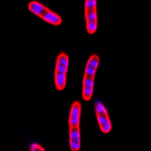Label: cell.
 <instances>
[{"label": "cell", "instance_id": "1", "mask_svg": "<svg viewBox=\"0 0 151 151\" xmlns=\"http://www.w3.org/2000/svg\"><path fill=\"white\" fill-rule=\"evenodd\" d=\"M99 62V57L97 55H92L86 64L83 82V98L86 101L91 100L94 93V77Z\"/></svg>", "mask_w": 151, "mask_h": 151}, {"label": "cell", "instance_id": "2", "mask_svg": "<svg viewBox=\"0 0 151 151\" xmlns=\"http://www.w3.org/2000/svg\"><path fill=\"white\" fill-rule=\"evenodd\" d=\"M28 9L35 15L40 17V18L52 25L59 26L61 24L62 18L58 14L36 1H32L29 2L28 5Z\"/></svg>", "mask_w": 151, "mask_h": 151}, {"label": "cell", "instance_id": "3", "mask_svg": "<svg viewBox=\"0 0 151 151\" xmlns=\"http://www.w3.org/2000/svg\"><path fill=\"white\" fill-rule=\"evenodd\" d=\"M68 67V55L64 52H61L57 58L55 70V83L56 88L58 91H62L65 88Z\"/></svg>", "mask_w": 151, "mask_h": 151}, {"label": "cell", "instance_id": "4", "mask_svg": "<svg viewBox=\"0 0 151 151\" xmlns=\"http://www.w3.org/2000/svg\"><path fill=\"white\" fill-rule=\"evenodd\" d=\"M85 17L87 32L89 34H94L98 29L97 2L95 0H86L85 2Z\"/></svg>", "mask_w": 151, "mask_h": 151}, {"label": "cell", "instance_id": "5", "mask_svg": "<svg viewBox=\"0 0 151 151\" xmlns=\"http://www.w3.org/2000/svg\"><path fill=\"white\" fill-rule=\"evenodd\" d=\"M94 109L100 129L105 134L109 133L112 129V124L106 108L103 103L101 101H97L94 105Z\"/></svg>", "mask_w": 151, "mask_h": 151}, {"label": "cell", "instance_id": "6", "mask_svg": "<svg viewBox=\"0 0 151 151\" xmlns=\"http://www.w3.org/2000/svg\"><path fill=\"white\" fill-rule=\"evenodd\" d=\"M82 106L79 101L73 103L69 116V127L74 128L80 126V116Z\"/></svg>", "mask_w": 151, "mask_h": 151}, {"label": "cell", "instance_id": "7", "mask_svg": "<svg viewBox=\"0 0 151 151\" xmlns=\"http://www.w3.org/2000/svg\"><path fill=\"white\" fill-rule=\"evenodd\" d=\"M70 147L71 151H79L81 145L80 126L69 129Z\"/></svg>", "mask_w": 151, "mask_h": 151}, {"label": "cell", "instance_id": "8", "mask_svg": "<svg viewBox=\"0 0 151 151\" xmlns=\"http://www.w3.org/2000/svg\"><path fill=\"white\" fill-rule=\"evenodd\" d=\"M30 151H45V150L42 147L40 146V144L33 143V144H31Z\"/></svg>", "mask_w": 151, "mask_h": 151}]
</instances>
